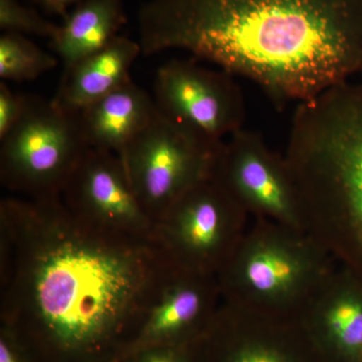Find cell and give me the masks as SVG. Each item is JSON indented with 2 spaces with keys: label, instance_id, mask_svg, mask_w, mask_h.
I'll return each mask as SVG.
<instances>
[{
  "label": "cell",
  "instance_id": "obj_10",
  "mask_svg": "<svg viewBox=\"0 0 362 362\" xmlns=\"http://www.w3.org/2000/svg\"><path fill=\"white\" fill-rule=\"evenodd\" d=\"M61 197L71 211L97 225L132 233L157 228L138 201L122 159L114 152L88 149Z\"/></svg>",
  "mask_w": 362,
  "mask_h": 362
},
{
  "label": "cell",
  "instance_id": "obj_20",
  "mask_svg": "<svg viewBox=\"0 0 362 362\" xmlns=\"http://www.w3.org/2000/svg\"><path fill=\"white\" fill-rule=\"evenodd\" d=\"M133 354H137L135 362H188L187 354L180 344L157 345Z\"/></svg>",
  "mask_w": 362,
  "mask_h": 362
},
{
  "label": "cell",
  "instance_id": "obj_11",
  "mask_svg": "<svg viewBox=\"0 0 362 362\" xmlns=\"http://www.w3.org/2000/svg\"><path fill=\"white\" fill-rule=\"evenodd\" d=\"M221 300L218 276L181 268L162 289L129 356L147 347L180 344L209 325Z\"/></svg>",
  "mask_w": 362,
  "mask_h": 362
},
{
  "label": "cell",
  "instance_id": "obj_14",
  "mask_svg": "<svg viewBox=\"0 0 362 362\" xmlns=\"http://www.w3.org/2000/svg\"><path fill=\"white\" fill-rule=\"evenodd\" d=\"M157 112L153 98L131 81L78 111V115L89 148L120 156Z\"/></svg>",
  "mask_w": 362,
  "mask_h": 362
},
{
  "label": "cell",
  "instance_id": "obj_3",
  "mask_svg": "<svg viewBox=\"0 0 362 362\" xmlns=\"http://www.w3.org/2000/svg\"><path fill=\"white\" fill-rule=\"evenodd\" d=\"M282 157L302 230L362 280V84L298 104Z\"/></svg>",
  "mask_w": 362,
  "mask_h": 362
},
{
  "label": "cell",
  "instance_id": "obj_22",
  "mask_svg": "<svg viewBox=\"0 0 362 362\" xmlns=\"http://www.w3.org/2000/svg\"><path fill=\"white\" fill-rule=\"evenodd\" d=\"M81 1L82 0H35L47 13L63 16L64 18L69 14V7Z\"/></svg>",
  "mask_w": 362,
  "mask_h": 362
},
{
  "label": "cell",
  "instance_id": "obj_18",
  "mask_svg": "<svg viewBox=\"0 0 362 362\" xmlns=\"http://www.w3.org/2000/svg\"><path fill=\"white\" fill-rule=\"evenodd\" d=\"M0 28L4 33L39 35L52 40L58 32L59 25L18 0H0Z\"/></svg>",
  "mask_w": 362,
  "mask_h": 362
},
{
  "label": "cell",
  "instance_id": "obj_17",
  "mask_svg": "<svg viewBox=\"0 0 362 362\" xmlns=\"http://www.w3.org/2000/svg\"><path fill=\"white\" fill-rule=\"evenodd\" d=\"M228 350L225 362H301L289 346L273 337L249 335Z\"/></svg>",
  "mask_w": 362,
  "mask_h": 362
},
{
  "label": "cell",
  "instance_id": "obj_15",
  "mask_svg": "<svg viewBox=\"0 0 362 362\" xmlns=\"http://www.w3.org/2000/svg\"><path fill=\"white\" fill-rule=\"evenodd\" d=\"M51 40L64 71L103 49L127 21L122 0H82Z\"/></svg>",
  "mask_w": 362,
  "mask_h": 362
},
{
  "label": "cell",
  "instance_id": "obj_2",
  "mask_svg": "<svg viewBox=\"0 0 362 362\" xmlns=\"http://www.w3.org/2000/svg\"><path fill=\"white\" fill-rule=\"evenodd\" d=\"M142 54L181 49L298 104L362 73V0H149Z\"/></svg>",
  "mask_w": 362,
  "mask_h": 362
},
{
  "label": "cell",
  "instance_id": "obj_12",
  "mask_svg": "<svg viewBox=\"0 0 362 362\" xmlns=\"http://www.w3.org/2000/svg\"><path fill=\"white\" fill-rule=\"evenodd\" d=\"M319 349L337 362H362V280L342 266L301 313Z\"/></svg>",
  "mask_w": 362,
  "mask_h": 362
},
{
  "label": "cell",
  "instance_id": "obj_7",
  "mask_svg": "<svg viewBox=\"0 0 362 362\" xmlns=\"http://www.w3.org/2000/svg\"><path fill=\"white\" fill-rule=\"evenodd\" d=\"M250 216L211 175L181 195L157 226L180 266L218 277L244 238Z\"/></svg>",
  "mask_w": 362,
  "mask_h": 362
},
{
  "label": "cell",
  "instance_id": "obj_4",
  "mask_svg": "<svg viewBox=\"0 0 362 362\" xmlns=\"http://www.w3.org/2000/svg\"><path fill=\"white\" fill-rule=\"evenodd\" d=\"M339 264L304 232L256 218L218 275L225 301L299 313Z\"/></svg>",
  "mask_w": 362,
  "mask_h": 362
},
{
  "label": "cell",
  "instance_id": "obj_16",
  "mask_svg": "<svg viewBox=\"0 0 362 362\" xmlns=\"http://www.w3.org/2000/svg\"><path fill=\"white\" fill-rule=\"evenodd\" d=\"M58 58L42 51L26 35L4 33L0 37V78L2 81L35 80L58 66Z\"/></svg>",
  "mask_w": 362,
  "mask_h": 362
},
{
  "label": "cell",
  "instance_id": "obj_6",
  "mask_svg": "<svg viewBox=\"0 0 362 362\" xmlns=\"http://www.w3.org/2000/svg\"><path fill=\"white\" fill-rule=\"evenodd\" d=\"M223 142L157 112L119 156L138 201L152 221L158 223L181 195L213 175Z\"/></svg>",
  "mask_w": 362,
  "mask_h": 362
},
{
  "label": "cell",
  "instance_id": "obj_19",
  "mask_svg": "<svg viewBox=\"0 0 362 362\" xmlns=\"http://www.w3.org/2000/svg\"><path fill=\"white\" fill-rule=\"evenodd\" d=\"M26 95L9 89L4 81L0 83V140L6 137L23 116Z\"/></svg>",
  "mask_w": 362,
  "mask_h": 362
},
{
  "label": "cell",
  "instance_id": "obj_8",
  "mask_svg": "<svg viewBox=\"0 0 362 362\" xmlns=\"http://www.w3.org/2000/svg\"><path fill=\"white\" fill-rule=\"evenodd\" d=\"M153 99L162 115L216 141L244 128V94L233 75L221 69L171 59L157 71Z\"/></svg>",
  "mask_w": 362,
  "mask_h": 362
},
{
  "label": "cell",
  "instance_id": "obj_21",
  "mask_svg": "<svg viewBox=\"0 0 362 362\" xmlns=\"http://www.w3.org/2000/svg\"><path fill=\"white\" fill-rule=\"evenodd\" d=\"M0 340V362H23L16 349L14 337L6 328Z\"/></svg>",
  "mask_w": 362,
  "mask_h": 362
},
{
  "label": "cell",
  "instance_id": "obj_9",
  "mask_svg": "<svg viewBox=\"0 0 362 362\" xmlns=\"http://www.w3.org/2000/svg\"><path fill=\"white\" fill-rule=\"evenodd\" d=\"M213 175L252 218L302 230L283 157L259 133L243 128L223 140Z\"/></svg>",
  "mask_w": 362,
  "mask_h": 362
},
{
  "label": "cell",
  "instance_id": "obj_1",
  "mask_svg": "<svg viewBox=\"0 0 362 362\" xmlns=\"http://www.w3.org/2000/svg\"><path fill=\"white\" fill-rule=\"evenodd\" d=\"M181 268L158 226L132 233L97 225L61 195L0 202L2 316L65 358L94 361L128 334L136 341Z\"/></svg>",
  "mask_w": 362,
  "mask_h": 362
},
{
  "label": "cell",
  "instance_id": "obj_5",
  "mask_svg": "<svg viewBox=\"0 0 362 362\" xmlns=\"http://www.w3.org/2000/svg\"><path fill=\"white\" fill-rule=\"evenodd\" d=\"M0 143L2 185L32 199L61 195L89 149L78 113L28 95L20 121Z\"/></svg>",
  "mask_w": 362,
  "mask_h": 362
},
{
  "label": "cell",
  "instance_id": "obj_13",
  "mask_svg": "<svg viewBox=\"0 0 362 362\" xmlns=\"http://www.w3.org/2000/svg\"><path fill=\"white\" fill-rule=\"evenodd\" d=\"M140 54L138 40L118 35L103 49L64 71L52 102L63 110L78 113L131 82V68Z\"/></svg>",
  "mask_w": 362,
  "mask_h": 362
}]
</instances>
